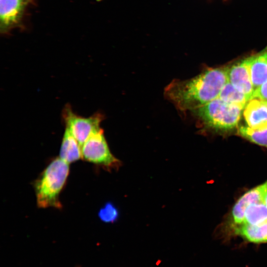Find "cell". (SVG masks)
<instances>
[{
	"label": "cell",
	"instance_id": "obj_10",
	"mask_svg": "<svg viewBox=\"0 0 267 267\" xmlns=\"http://www.w3.org/2000/svg\"><path fill=\"white\" fill-rule=\"evenodd\" d=\"M254 90L267 81V51L248 58Z\"/></svg>",
	"mask_w": 267,
	"mask_h": 267
},
{
	"label": "cell",
	"instance_id": "obj_6",
	"mask_svg": "<svg viewBox=\"0 0 267 267\" xmlns=\"http://www.w3.org/2000/svg\"><path fill=\"white\" fill-rule=\"evenodd\" d=\"M267 193V180L248 190L237 200L231 212V224L233 228L242 224L246 208L252 204L264 202Z\"/></svg>",
	"mask_w": 267,
	"mask_h": 267
},
{
	"label": "cell",
	"instance_id": "obj_18",
	"mask_svg": "<svg viewBox=\"0 0 267 267\" xmlns=\"http://www.w3.org/2000/svg\"><path fill=\"white\" fill-rule=\"evenodd\" d=\"M264 202L265 203V204L267 206V193L264 198Z\"/></svg>",
	"mask_w": 267,
	"mask_h": 267
},
{
	"label": "cell",
	"instance_id": "obj_5",
	"mask_svg": "<svg viewBox=\"0 0 267 267\" xmlns=\"http://www.w3.org/2000/svg\"><path fill=\"white\" fill-rule=\"evenodd\" d=\"M63 117L67 128L81 146L94 132L99 130L102 117L99 114L85 118L75 114L67 105L63 111Z\"/></svg>",
	"mask_w": 267,
	"mask_h": 267
},
{
	"label": "cell",
	"instance_id": "obj_14",
	"mask_svg": "<svg viewBox=\"0 0 267 267\" xmlns=\"http://www.w3.org/2000/svg\"><path fill=\"white\" fill-rule=\"evenodd\" d=\"M218 98L226 103L238 105L243 108L249 101L247 97L228 81L222 87Z\"/></svg>",
	"mask_w": 267,
	"mask_h": 267
},
{
	"label": "cell",
	"instance_id": "obj_16",
	"mask_svg": "<svg viewBox=\"0 0 267 267\" xmlns=\"http://www.w3.org/2000/svg\"><path fill=\"white\" fill-rule=\"evenodd\" d=\"M119 211L116 207L111 202H107L98 212L99 219L105 222H113L118 218Z\"/></svg>",
	"mask_w": 267,
	"mask_h": 267
},
{
	"label": "cell",
	"instance_id": "obj_15",
	"mask_svg": "<svg viewBox=\"0 0 267 267\" xmlns=\"http://www.w3.org/2000/svg\"><path fill=\"white\" fill-rule=\"evenodd\" d=\"M238 134L250 141L267 148V128L258 130L242 126L238 129Z\"/></svg>",
	"mask_w": 267,
	"mask_h": 267
},
{
	"label": "cell",
	"instance_id": "obj_9",
	"mask_svg": "<svg viewBox=\"0 0 267 267\" xmlns=\"http://www.w3.org/2000/svg\"><path fill=\"white\" fill-rule=\"evenodd\" d=\"M25 0H0L1 28H8L17 23L24 10Z\"/></svg>",
	"mask_w": 267,
	"mask_h": 267
},
{
	"label": "cell",
	"instance_id": "obj_4",
	"mask_svg": "<svg viewBox=\"0 0 267 267\" xmlns=\"http://www.w3.org/2000/svg\"><path fill=\"white\" fill-rule=\"evenodd\" d=\"M82 158L106 167H114L119 163L111 153L101 129L91 134L81 147Z\"/></svg>",
	"mask_w": 267,
	"mask_h": 267
},
{
	"label": "cell",
	"instance_id": "obj_3",
	"mask_svg": "<svg viewBox=\"0 0 267 267\" xmlns=\"http://www.w3.org/2000/svg\"><path fill=\"white\" fill-rule=\"evenodd\" d=\"M244 108L226 103L219 98L194 110L207 127L219 131H229L237 125Z\"/></svg>",
	"mask_w": 267,
	"mask_h": 267
},
{
	"label": "cell",
	"instance_id": "obj_1",
	"mask_svg": "<svg viewBox=\"0 0 267 267\" xmlns=\"http://www.w3.org/2000/svg\"><path fill=\"white\" fill-rule=\"evenodd\" d=\"M227 81V68L209 69L189 80H174L164 94L179 110L194 111L218 98Z\"/></svg>",
	"mask_w": 267,
	"mask_h": 267
},
{
	"label": "cell",
	"instance_id": "obj_2",
	"mask_svg": "<svg viewBox=\"0 0 267 267\" xmlns=\"http://www.w3.org/2000/svg\"><path fill=\"white\" fill-rule=\"evenodd\" d=\"M69 173V164L59 157L48 164L34 182L39 207H62L59 194L65 185Z\"/></svg>",
	"mask_w": 267,
	"mask_h": 267
},
{
	"label": "cell",
	"instance_id": "obj_8",
	"mask_svg": "<svg viewBox=\"0 0 267 267\" xmlns=\"http://www.w3.org/2000/svg\"><path fill=\"white\" fill-rule=\"evenodd\" d=\"M243 115L249 127L258 130L267 128V102L251 99L245 107Z\"/></svg>",
	"mask_w": 267,
	"mask_h": 267
},
{
	"label": "cell",
	"instance_id": "obj_12",
	"mask_svg": "<svg viewBox=\"0 0 267 267\" xmlns=\"http://www.w3.org/2000/svg\"><path fill=\"white\" fill-rule=\"evenodd\" d=\"M234 233L254 243L267 242V221L255 225L242 224L233 228Z\"/></svg>",
	"mask_w": 267,
	"mask_h": 267
},
{
	"label": "cell",
	"instance_id": "obj_11",
	"mask_svg": "<svg viewBox=\"0 0 267 267\" xmlns=\"http://www.w3.org/2000/svg\"><path fill=\"white\" fill-rule=\"evenodd\" d=\"M59 157L69 164L82 158L81 146L66 128L62 140Z\"/></svg>",
	"mask_w": 267,
	"mask_h": 267
},
{
	"label": "cell",
	"instance_id": "obj_13",
	"mask_svg": "<svg viewBox=\"0 0 267 267\" xmlns=\"http://www.w3.org/2000/svg\"><path fill=\"white\" fill-rule=\"evenodd\" d=\"M266 221L267 206L262 202L252 204L246 208L242 224L255 225Z\"/></svg>",
	"mask_w": 267,
	"mask_h": 267
},
{
	"label": "cell",
	"instance_id": "obj_17",
	"mask_svg": "<svg viewBox=\"0 0 267 267\" xmlns=\"http://www.w3.org/2000/svg\"><path fill=\"white\" fill-rule=\"evenodd\" d=\"M252 98H258L267 102V81L254 90Z\"/></svg>",
	"mask_w": 267,
	"mask_h": 267
},
{
	"label": "cell",
	"instance_id": "obj_7",
	"mask_svg": "<svg viewBox=\"0 0 267 267\" xmlns=\"http://www.w3.org/2000/svg\"><path fill=\"white\" fill-rule=\"evenodd\" d=\"M228 81L250 100L254 91L249 66L248 58L227 68Z\"/></svg>",
	"mask_w": 267,
	"mask_h": 267
}]
</instances>
